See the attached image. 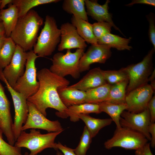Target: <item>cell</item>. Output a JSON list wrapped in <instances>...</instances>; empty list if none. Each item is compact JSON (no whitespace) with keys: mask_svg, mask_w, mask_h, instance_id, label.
Wrapping results in <instances>:
<instances>
[{"mask_svg":"<svg viewBox=\"0 0 155 155\" xmlns=\"http://www.w3.org/2000/svg\"><path fill=\"white\" fill-rule=\"evenodd\" d=\"M39 82L37 91L27 99L37 109L46 117V110L53 108L58 111L56 115L63 118H67L65 112L67 109L61 101L57 90L60 87L68 86L69 80L51 71L49 69L43 68L37 73Z\"/></svg>","mask_w":155,"mask_h":155,"instance_id":"cell-1","label":"cell"},{"mask_svg":"<svg viewBox=\"0 0 155 155\" xmlns=\"http://www.w3.org/2000/svg\"><path fill=\"white\" fill-rule=\"evenodd\" d=\"M43 19L35 10L31 9L19 18L10 37L16 45L26 52L32 50Z\"/></svg>","mask_w":155,"mask_h":155,"instance_id":"cell-2","label":"cell"},{"mask_svg":"<svg viewBox=\"0 0 155 155\" xmlns=\"http://www.w3.org/2000/svg\"><path fill=\"white\" fill-rule=\"evenodd\" d=\"M63 131L42 134L39 130L31 129L29 133L22 131L14 146L25 148L30 151L29 155H37L47 148H53L57 150L55 139Z\"/></svg>","mask_w":155,"mask_h":155,"instance_id":"cell-3","label":"cell"},{"mask_svg":"<svg viewBox=\"0 0 155 155\" xmlns=\"http://www.w3.org/2000/svg\"><path fill=\"white\" fill-rule=\"evenodd\" d=\"M60 39V30L58 27L55 20L47 15L33 50L39 57L50 55L59 44Z\"/></svg>","mask_w":155,"mask_h":155,"instance_id":"cell-4","label":"cell"},{"mask_svg":"<svg viewBox=\"0 0 155 155\" xmlns=\"http://www.w3.org/2000/svg\"><path fill=\"white\" fill-rule=\"evenodd\" d=\"M84 51V49H78L73 53L70 49H67L65 54L61 52L55 53L53 57L49 70L61 77L70 75L75 79L79 78L81 73L79 61Z\"/></svg>","mask_w":155,"mask_h":155,"instance_id":"cell-5","label":"cell"},{"mask_svg":"<svg viewBox=\"0 0 155 155\" xmlns=\"http://www.w3.org/2000/svg\"><path fill=\"white\" fill-rule=\"evenodd\" d=\"M155 50L152 48L140 62L122 68L129 80L126 94L136 88L148 84V78L154 69L152 60Z\"/></svg>","mask_w":155,"mask_h":155,"instance_id":"cell-6","label":"cell"},{"mask_svg":"<svg viewBox=\"0 0 155 155\" xmlns=\"http://www.w3.org/2000/svg\"><path fill=\"white\" fill-rule=\"evenodd\" d=\"M148 140L141 133L129 128L121 127L116 129L113 136L104 144L105 148L115 147L137 150L147 143Z\"/></svg>","mask_w":155,"mask_h":155,"instance_id":"cell-7","label":"cell"},{"mask_svg":"<svg viewBox=\"0 0 155 155\" xmlns=\"http://www.w3.org/2000/svg\"><path fill=\"white\" fill-rule=\"evenodd\" d=\"M27 52V58L25 71L17 80L13 88L23 95L27 99L37 91L39 82L37 80L35 61L39 57L33 50Z\"/></svg>","mask_w":155,"mask_h":155,"instance_id":"cell-8","label":"cell"},{"mask_svg":"<svg viewBox=\"0 0 155 155\" xmlns=\"http://www.w3.org/2000/svg\"><path fill=\"white\" fill-rule=\"evenodd\" d=\"M2 71L3 69H0V80L5 84L11 95L14 105L15 116L13 131L16 142L22 131V127L27 118L28 110L27 99L9 85L3 75Z\"/></svg>","mask_w":155,"mask_h":155,"instance_id":"cell-9","label":"cell"},{"mask_svg":"<svg viewBox=\"0 0 155 155\" xmlns=\"http://www.w3.org/2000/svg\"><path fill=\"white\" fill-rule=\"evenodd\" d=\"M27 104L28 115L26 122L22 127V131L30 129H42L48 132L63 131L58 121H52L48 119L32 103L27 101Z\"/></svg>","mask_w":155,"mask_h":155,"instance_id":"cell-10","label":"cell"},{"mask_svg":"<svg viewBox=\"0 0 155 155\" xmlns=\"http://www.w3.org/2000/svg\"><path fill=\"white\" fill-rule=\"evenodd\" d=\"M120 123L121 127L127 128L144 135L150 141L148 126L150 123V117L147 108L137 113L124 111L121 115Z\"/></svg>","mask_w":155,"mask_h":155,"instance_id":"cell-11","label":"cell"},{"mask_svg":"<svg viewBox=\"0 0 155 155\" xmlns=\"http://www.w3.org/2000/svg\"><path fill=\"white\" fill-rule=\"evenodd\" d=\"M154 91L150 85L146 84L136 88L126 94L127 111L137 113L147 108Z\"/></svg>","mask_w":155,"mask_h":155,"instance_id":"cell-12","label":"cell"},{"mask_svg":"<svg viewBox=\"0 0 155 155\" xmlns=\"http://www.w3.org/2000/svg\"><path fill=\"white\" fill-rule=\"evenodd\" d=\"M27 52L16 45L15 52L9 63L3 70V75L13 88L25 71Z\"/></svg>","mask_w":155,"mask_h":155,"instance_id":"cell-13","label":"cell"},{"mask_svg":"<svg viewBox=\"0 0 155 155\" xmlns=\"http://www.w3.org/2000/svg\"><path fill=\"white\" fill-rule=\"evenodd\" d=\"M111 49L104 44L91 45L80 59L79 68L80 73L89 70L92 64L104 63L111 56Z\"/></svg>","mask_w":155,"mask_h":155,"instance_id":"cell-14","label":"cell"},{"mask_svg":"<svg viewBox=\"0 0 155 155\" xmlns=\"http://www.w3.org/2000/svg\"><path fill=\"white\" fill-rule=\"evenodd\" d=\"M13 124L10 102L0 82V129L6 137L8 143L14 146L16 142L13 131Z\"/></svg>","mask_w":155,"mask_h":155,"instance_id":"cell-15","label":"cell"},{"mask_svg":"<svg viewBox=\"0 0 155 155\" xmlns=\"http://www.w3.org/2000/svg\"><path fill=\"white\" fill-rule=\"evenodd\" d=\"M60 29L61 39L58 48L59 51L75 48L85 49L86 48L87 45L86 42L80 36L76 28L71 23L63 24Z\"/></svg>","mask_w":155,"mask_h":155,"instance_id":"cell-16","label":"cell"},{"mask_svg":"<svg viewBox=\"0 0 155 155\" xmlns=\"http://www.w3.org/2000/svg\"><path fill=\"white\" fill-rule=\"evenodd\" d=\"M84 2L87 15L98 22H106L109 23L115 29L123 34L113 23L112 15L109 12L108 4L110 2V0H106L103 5L99 4L97 0H84Z\"/></svg>","mask_w":155,"mask_h":155,"instance_id":"cell-17","label":"cell"},{"mask_svg":"<svg viewBox=\"0 0 155 155\" xmlns=\"http://www.w3.org/2000/svg\"><path fill=\"white\" fill-rule=\"evenodd\" d=\"M107 83L99 67L89 71L79 81L69 86L86 92L88 90L104 85Z\"/></svg>","mask_w":155,"mask_h":155,"instance_id":"cell-18","label":"cell"},{"mask_svg":"<svg viewBox=\"0 0 155 155\" xmlns=\"http://www.w3.org/2000/svg\"><path fill=\"white\" fill-rule=\"evenodd\" d=\"M59 97L67 107L85 103L86 92L69 86L60 87L57 90Z\"/></svg>","mask_w":155,"mask_h":155,"instance_id":"cell-19","label":"cell"},{"mask_svg":"<svg viewBox=\"0 0 155 155\" xmlns=\"http://www.w3.org/2000/svg\"><path fill=\"white\" fill-rule=\"evenodd\" d=\"M0 13L5 36L7 37H10L19 18L18 8L15 5L11 3L9 4L8 8L0 10Z\"/></svg>","mask_w":155,"mask_h":155,"instance_id":"cell-20","label":"cell"},{"mask_svg":"<svg viewBox=\"0 0 155 155\" xmlns=\"http://www.w3.org/2000/svg\"><path fill=\"white\" fill-rule=\"evenodd\" d=\"M71 21L79 35L86 42L91 45L98 44L97 40L93 34L92 24L73 15Z\"/></svg>","mask_w":155,"mask_h":155,"instance_id":"cell-21","label":"cell"},{"mask_svg":"<svg viewBox=\"0 0 155 155\" xmlns=\"http://www.w3.org/2000/svg\"><path fill=\"white\" fill-rule=\"evenodd\" d=\"M101 113L98 104L85 103L67 107L65 114L67 117H69L71 121L76 122L80 120L78 117L79 115L89 114L90 113L99 114Z\"/></svg>","mask_w":155,"mask_h":155,"instance_id":"cell-22","label":"cell"},{"mask_svg":"<svg viewBox=\"0 0 155 155\" xmlns=\"http://www.w3.org/2000/svg\"><path fill=\"white\" fill-rule=\"evenodd\" d=\"M131 39V37L123 38L109 33L104 35L98 40V44L106 45L111 48H115L119 51H130L132 47L129 45V43Z\"/></svg>","mask_w":155,"mask_h":155,"instance_id":"cell-23","label":"cell"},{"mask_svg":"<svg viewBox=\"0 0 155 155\" xmlns=\"http://www.w3.org/2000/svg\"><path fill=\"white\" fill-rule=\"evenodd\" d=\"M78 117L85 123L92 138L97 135L101 129L110 125L113 121L111 118H96L88 114H80Z\"/></svg>","mask_w":155,"mask_h":155,"instance_id":"cell-24","label":"cell"},{"mask_svg":"<svg viewBox=\"0 0 155 155\" xmlns=\"http://www.w3.org/2000/svg\"><path fill=\"white\" fill-rule=\"evenodd\" d=\"M128 82L129 80L127 79L111 85L108 95L105 102L116 104L125 103Z\"/></svg>","mask_w":155,"mask_h":155,"instance_id":"cell-25","label":"cell"},{"mask_svg":"<svg viewBox=\"0 0 155 155\" xmlns=\"http://www.w3.org/2000/svg\"><path fill=\"white\" fill-rule=\"evenodd\" d=\"M100 111L104 112L111 117L116 125V128L119 129L121 127L120 123L121 115L122 113L127 108L126 103L116 104L104 102L98 104Z\"/></svg>","mask_w":155,"mask_h":155,"instance_id":"cell-26","label":"cell"},{"mask_svg":"<svg viewBox=\"0 0 155 155\" xmlns=\"http://www.w3.org/2000/svg\"><path fill=\"white\" fill-rule=\"evenodd\" d=\"M111 85L107 83L86 92L85 103L98 104L106 101Z\"/></svg>","mask_w":155,"mask_h":155,"instance_id":"cell-27","label":"cell"},{"mask_svg":"<svg viewBox=\"0 0 155 155\" xmlns=\"http://www.w3.org/2000/svg\"><path fill=\"white\" fill-rule=\"evenodd\" d=\"M84 0H65L62 7L63 9L68 13L88 22V18L86 10Z\"/></svg>","mask_w":155,"mask_h":155,"instance_id":"cell-28","label":"cell"},{"mask_svg":"<svg viewBox=\"0 0 155 155\" xmlns=\"http://www.w3.org/2000/svg\"><path fill=\"white\" fill-rule=\"evenodd\" d=\"M16 45L10 37H6L0 49V69H3L10 63Z\"/></svg>","mask_w":155,"mask_h":155,"instance_id":"cell-29","label":"cell"},{"mask_svg":"<svg viewBox=\"0 0 155 155\" xmlns=\"http://www.w3.org/2000/svg\"><path fill=\"white\" fill-rule=\"evenodd\" d=\"M59 0H13L12 4L18 8L19 18L25 16L33 8L41 5L56 3Z\"/></svg>","mask_w":155,"mask_h":155,"instance_id":"cell-30","label":"cell"},{"mask_svg":"<svg viewBox=\"0 0 155 155\" xmlns=\"http://www.w3.org/2000/svg\"><path fill=\"white\" fill-rule=\"evenodd\" d=\"M102 73L107 83L111 85L128 79L122 68L118 70H102Z\"/></svg>","mask_w":155,"mask_h":155,"instance_id":"cell-31","label":"cell"},{"mask_svg":"<svg viewBox=\"0 0 155 155\" xmlns=\"http://www.w3.org/2000/svg\"><path fill=\"white\" fill-rule=\"evenodd\" d=\"M92 138L90 132L85 126L79 143L76 148L74 149L75 153L77 155H86L91 143Z\"/></svg>","mask_w":155,"mask_h":155,"instance_id":"cell-32","label":"cell"},{"mask_svg":"<svg viewBox=\"0 0 155 155\" xmlns=\"http://www.w3.org/2000/svg\"><path fill=\"white\" fill-rule=\"evenodd\" d=\"M3 133L0 129V155H22L21 148L6 142L3 139Z\"/></svg>","mask_w":155,"mask_h":155,"instance_id":"cell-33","label":"cell"},{"mask_svg":"<svg viewBox=\"0 0 155 155\" xmlns=\"http://www.w3.org/2000/svg\"><path fill=\"white\" fill-rule=\"evenodd\" d=\"M94 34L98 40L104 35L111 33L112 25L106 22H97L92 24Z\"/></svg>","mask_w":155,"mask_h":155,"instance_id":"cell-34","label":"cell"},{"mask_svg":"<svg viewBox=\"0 0 155 155\" xmlns=\"http://www.w3.org/2000/svg\"><path fill=\"white\" fill-rule=\"evenodd\" d=\"M149 24L148 36L150 42L155 50V17L154 14L150 13L146 16Z\"/></svg>","mask_w":155,"mask_h":155,"instance_id":"cell-35","label":"cell"},{"mask_svg":"<svg viewBox=\"0 0 155 155\" xmlns=\"http://www.w3.org/2000/svg\"><path fill=\"white\" fill-rule=\"evenodd\" d=\"M147 108L148 110L151 123L155 121V96H153L148 103Z\"/></svg>","mask_w":155,"mask_h":155,"instance_id":"cell-36","label":"cell"},{"mask_svg":"<svg viewBox=\"0 0 155 155\" xmlns=\"http://www.w3.org/2000/svg\"><path fill=\"white\" fill-rule=\"evenodd\" d=\"M56 147L57 149L60 150L64 155H77L75 153L74 149L63 145L59 142L56 143Z\"/></svg>","mask_w":155,"mask_h":155,"instance_id":"cell-37","label":"cell"},{"mask_svg":"<svg viewBox=\"0 0 155 155\" xmlns=\"http://www.w3.org/2000/svg\"><path fill=\"white\" fill-rule=\"evenodd\" d=\"M150 143H147L141 148L135 150V155H153L150 147Z\"/></svg>","mask_w":155,"mask_h":155,"instance_id":"cell-38","label":"cell"},{"mask_svg":"<svg viewBox=\"0 0 155 155\" xmlns=\"http://www.w3.org/2000/svg\"><path fill=\"white\" fill-rule=\"evenodd\" d=\"M148 131L151 136L150 145L154 148L155 147V123H151L148 128Z\"/></svg>","mask_w":155,"mask_h":155,"instance_id":"cell-39","label":"cell"},{"mask_svg":"<svg viewBox=\"0 0 155 155\" xmlns=\"http://www.w3.org/2000/svg\"><path fill=\"white\" fill-rule=\"evenodd\" d=\"M136 4H141L155 6L154 0H133L130 3L126 5V6H131Z\"/></svg>","mask_w":155,"mask_h":155,"instance_id":"cell-40","label":"cell"},{"mask_svg":"<svg viewBox=\"0 0 155 155\" xmlns=\"http://www.w3.org/2000/svg\"><path fill=\"white\" fill-rule=\"evenodd\" d=\"M13 0H1L0 10L3 9L5 6L8 4L12 3Z\"/></svg>","mask_w":155,"mask_h":155,"instance_id":"cell-41","label":"cell"},{"mask_svg":"<svg viewBox=\"0 0 155 155\" xmlns=\"http://www.w3.org/2000/svg\"><path fill=\"white\" fill-rule=\"evenodd\" d=\"M155 71L154 69L148 79V81L150 82L155 81Z\"/></svg>","mask_w":155,"mask_h":155,"instance_id":"cell-42","label":"cell"},{"mask_svg":"<svg viewBox=\"0 0 155 155\" xmlns=\"http://www.w3.org/2000/svg\"><path fill=\"white\" fill-rule=\"evenodd\" d=\"M5 35L4 28L2 22L0 23V36Z\"/></svg>","mask_w":155,"mask_h":155,"instance_id":"cell-43","label":"cell"},{"mask_svg":"<svg viewBox=\"0 0 155 155\" xmlns=\"http://www.w3.org/2000/svg\"><path fill=\"white\" fill-rule=\"evenodd\" d=\"M6 37L5 35L0 36V49L2 46Z\"/></svg>","mask_w":155,"mask_h":155,"instance_id":"cell-44","label":"cell"},{"mask_svg":"<svg viewBox=\"0 0 155 155\" xmlns=\"http://www.w3.org/2000/svg\"><path fill=\"white\" fill-rule=\"evenodd\" d=\"M153 89L155 91V81L151 82L150 84Z\"/></svg>","mask_w":155,"mask_h":155,"instance_id":"cell-45","label":"cell"},{"mask_svg":"<svg viewBox=\"0 0 155 155\" xmlns=\"http://www.w3.org/2000/svg\"><path fill=\"white\" fill-rule=\"evenodd\" d=\"M57 155H64L62 153L59 151L58 150H57Z\"/></svg>","mask_w":155,"mask_h":155,"instance_id":"cell-46","label":"cell"},{"mask_svg":"<svg viewBox=\"0 0 155 155\" xmlns=\"http://www.w3.org/2000/svg\"><path fill=\"white\" fill-rule=\"evenodd\" d=\"M24 155H29V153L27 152H26L24 153Z\"/></svg>","mask_w":155,"mask_h":155,"instance_id":"cell-47","label":"cell"},{"mask_svg":"<svg viewBox=\"0 0 155 155\" xmlns=\"http://www.w3.org/2000/svg\"><path fill=\"white\" fill-rule=\"evenodd\" d=\"M1 22H2V21H1V17H0V23H1Z\"/></svg>","mask_w":155,"mask_h":155,"instance_id":"cell-48","label":"cell"},{"mask_svg":"<svg viewBox=\"0 0 155 155\" xmlns=\"http://www.w3.org/2000/svg\"><path fill=\"white\" fill-rule=\"evenodd\" d=\"M0 1H1V0H0Z\"/></svg>","mask_w":155,"mask_h":155,"instance_id":"cell-49","label":"cell"}]
</instances>
